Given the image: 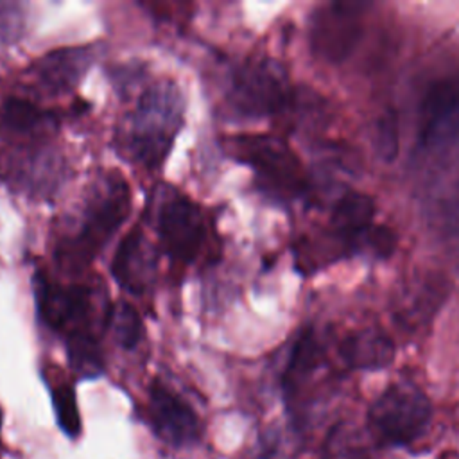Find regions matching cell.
<instances>
[{
    "instance_id": "3",
    "label": "cell",
    "mask_w": 459,
    "mask_h": 459,
    "mask_svg": "<svg viewBox=\"0 0 459 459\" xmlns=\"http://www.w3.org/2000/svg\"><path fill=\"white\" fill-rule=\"evenodd\" d=\"M226 100L240 117L276 113L287 102V75L273 59L246 61L231 70Z\"/></svg>"
},
{
    "instance_id": "9",
    "label": "cell",
    "mask_w": 459,
    "mask_h": 459,
    "mask_svg": "<svg viewBox=\"0 0 459 459\" xmlns=\"http://www.w3.org/2000/svg\"><path fill=\"white\" fill-rule=\"evenodd\" d=\"M158 253L140 228H133L120 242L113 262L111 274L120 287L131 294L147 292L156 278Z\"/></svg>"
},
{
    "instance_id": "13",
    "label": "cell",
    "mask_w": 459,
    "mask_h": 459,
    "mask_svg": "<svg viewBox=\"0 0 459 459\" xmlns=\"http://www.w3.org/2000/svg\"><path fill=\"white\" fill-rule=\"evenodd\" d=\"M351 16L353 14L344 11L337 13V5H335L330 9V13L319 18L314 29V43L321 52H325L326 56H335L344 52V47L353 39V29H348L351 27L350 25Z\"/></svg>"
},
{
    "instance_id": "15",
    "label": "cell",
    "mask_w": 459,
    "mask_h": 459,
    "mask_svg": "<svg viewBox=\"0 0 459 459\" xmlns=\"http://www.w3.org/2000/svg\"><path fill=\"white\" fill-rule=\"evenodd\" d=\"M113 339L124 350H134L143 339L145 328L140 314L127 301H117L106 317Z\"/></svg>"
},
{
    "instance_id": "19",
    "label": "cell",
    "mask_w": 459,
    "mask_h": 459,
    "mask_svg": "<svg viewBox=\"0 0 459 459\" xmlns=\"http://www.w3.org/2000/svg\"><path fill=\"white\" fill-rule=\"evenodd\" d=\"M366 244L369 246V249L378 255V256H387L394 246H396V238L394 233L389 228L384 226H371L368 230V237H366Z\"/></svg>"
},
{
    "instance_id": "20",
    "label": "cell",
    "mask_w": 459,
    "mask_h": 459,
    "mask_svg": "<svg viewBox=\"0 0 459 459\" xmlns=\"http://www.w3.org/2000/svg\"><path fill=\"white\" fill-rule=\"evenodd\" d=\"M0 427H2V411H0Z\"/></svg>"
},
{
    "instance_id": "10",
    "label": "cell",
    "mask_w": 459,
    "mask_h": 459,
    "mask_svg": "<svg viewBox=\"0 0 459 459\" xmlns=\"http://www.w3.org/2000/svg\"><path fill=\"white\" fill-rule=\"evenodd\" d=\"M93 61L90 47L57 48L39 57L32 66L36 84L52 95H61L74 90Z\"/></svg>"
},
{
    "instance_id": "12",
    "label": "cell",
    "mask_w": 459,
    "mask_h": 459,
    "mask_svg": "<svg viewBox=\"0 0 459 459\" xmlns=\"http://www.w3.org/2000/svg\"><path fill=\"white\" fill-rule=\"evenodd\" d=\"M375 213L373 199L359 194V192H348L333 208L332 222L335 230L355 235L368 231L371 228V219Z\"/></svg>"
},
{
    "instance_id": "5",
    "label": "cell",
    "mask_w": 459,
    "mask_h": 459,
    "mask_svg": "<svg viewBox=\"0 0 459 459\" xmlns=\"http://www.w3.org/2000/svg\"><path fill=\"white\" fill-rule=\"evenodd\" d=\"M235 158L247 163L258 181L278 194H296L303 185L301 165L292 151L274 136L244 134L231 138Z\"/></svg>"
},
{
    "instance_id": "8",
    "label": "cell",
    "mask_w": 459,
    "mask_h": 459,
    "mask_svg": "<svg viewBox=\"0 0 459 459\" xmlns=\"http://www.w3.org/2000/svg\"><path fill=\"white\" fill-rule=\"evenodd\" d=\"M149 418L154 434L174 446L190 445L201 434V420L192 405L158 380L149 389Z\"/></svg>"
},
{
    "instance_id": "1",
    "label": "cell",
    "mask_w": 459,
    "mask_h": 459,
    "mask_svg": "<svg viewBox=\"0 0 459 459\" xmlns=\"http://www.w3.org/2000/svg\"><path fill=\"white\" fill-rule=\"evenodd\" d=\"M183 113L185 100L176 82H152L117 131L120 154L147 169L160 167L183 126Z\"/></svg>"
},
{
    "instance_id": "18",
    "label": "cell",
    "mask_w": 459,
    "mask_h": 459,
    "mask_svg": "<svg viewBox=\"0 0 459 459\" xmlns=\"http://www.w3.org/2000/svg\"><path fill=\"white\" fill-rule=\"evenodd\" d=\"M23 25L22 4L0 2V36L4 39L16 38Z\"/></svg>"
},
{
    "instance_id": "6",
    "label": "cell",
    "mask_w": 459,
    "mask_h": 459,
    "mask_svg": "<svg viewBox=\"0 0 459 459\" xmlns=\"http://www.w3.org/2000/svg\"><path fill=\"white\" fill-rule=\"evenodd\" d=\"M38 316L66 339L95 335L91 330L93 292L82 285H57L43 276L34 281Z\"/></svg>"
},
{
    "instance_id": "16",
    "label": "cell",
    "mask_w": 459,
    "mask_h": 459,
    "mask_svg": "<svg viewBox=\"0 0 459 459\" xmlns=\"http://www.w3.org/2000/svg\"><path fill=\"white\" fill-rule=\"evenodd\" d=\"M68 362L82 378L99 377L104 369L102 351L95 335H81L66 339Z\"/></svg>"
},
{
    "instance_id": "2",
    "label": "cell",
    "mask_w": 459,
    "mask_h": 459,
    "mask_svg": "<svg viewBox=\"0 0 459 459\" xmlns=\"http://www.w3.org/2000/svg\"><path fill=\"white\" fill-rule=\"evenodd\" d=\"M131 210L129 185L118 172L100 174L91 185L81 212L77 231L65 237L56 256L65 269H84L127 219Z\"/></svg>"
},
{
    "instance_id": "17",
    "label": "cell",
    "mask_w": 459,
    "mask_h": 459,
    "mask_svg": "<svg viewBox=\"0 0 459 459\" xmlns=\"http://www.w3.org/2000/svg\"><path fill=\"white\" fill-rule=\"evenodd\" d=\"M52 403L61 429L68 436H77L81 430V416L77 409V398L74 385L68 382H61L52 385Z\"/></svg>"
},
{
    "instance_id": "14",
    "label": "cell",
    "mask_w": 459,
    "mask_h": 459,
    "mask_svg": "<svg viewBox=\"0 0 459 459\" xmlns=\"http://www.w3.org/2000/svg\"><path fill=\"white\" fill-rule=\"evenodd\" d=\"M52 122V113L30 100L9 97L0 109V124L14 133H32Z\"/></svg>"
},
{
    "instance_id": "4",
    "label": "cell",
    "mask_w": 459,
    "mask_h": 459,
    "mask_svg": "<svg viewBox=\"0 0 459 459\" xmlns=\"http://www.w3.org/2000/svg\"><path fill=\"white\" fill-rule=\"evenodd\" d=\"M430 421V402L414 384L389 385L371 405L373 432L389 445H407L420 437Z\"/></svg>"
},
{
    "instance_id": "11",
    "label": "cell",
    "mask_w": 459,
    "mask_h": 459,
    "mask_svg": "<svg viewBox=\"0 0 459 459\" xmlns=\"http://www.w3.org/2000/svg\"><path fill=\"white\" fill-rule=\"evenodd\" d=\"M346 362L360 369H375L389 364L394 357L393 341L377 330H364L351 335L344 346Z\"/></svg>"
},
{
    "instance_id": "7",
    "label": "cell",
    "mask_w": 459,
    "mask_h": 459,
    "mask_svg": "<svg viewBox=\"0 0 459 459\" xmlns=\"http://www.w3.org/2000/svg\"><path fill=\"white\" fill-rule=\"evenodd\" d=\"M156 228L169 258L190 264L204 246L208 222L199 204L183 194H172L158 210Z\"/></svg>"
}]
</instances>
